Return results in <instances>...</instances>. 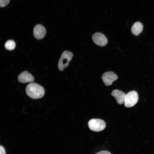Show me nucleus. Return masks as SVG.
Listing matches in <instances>:
<instances>
[{
    "label": "nucleus",
    "mask_w": 154,
    "mask_h": 154,
    "mask_svg": "<svg viewBox=\"0 0 154 154\" xmlns=\"http://www.w3.org/2000/svg\"><path fill=\"white\" fill-rule=\"evenodd\" d=\"M143 28V24L141 23L136 22L133 25L131 28V31L134 35L138 36L141 33Z\"/></svg>",
    "instance_id": "nucleus-10"
},
{
    "label": "nucleus",
    "mask_w": 154,
    "mask_h": 154,
    "mask_svg": "<svg viewBox=\"0 0 154 154\" xmlns=\"http://www.w3.org/2000/svg\"><path fill=\"white\" fill-rule=\"evenodd\" d=\"M0 154H6L4 148L1 145H0Z\"/></svg>",
    "instance_id": "nucleus-14"
},
{
    "label": "nucleus",
    "mask_w": 154,
    "mask_h": 154,
    "mask_svg": "<svg viewBox=\"0 0 154 154\" xmlns=\"http://www.w3.org/2000/svg\"><path fill=\"white\" fill-rule=\"evenodd\" d=\"M10 0H0V7H4L7 5Z\"/></svg>",
    "instance_id": "nucleus-12"
},
{
    "label": "nucleus",
    "mask_w": 154,
    "mask_h": 154,
    "mask_svg": "<svg viewBox=\"0 0 154 154\" xmlns=\"http://www.w3.org/2000/svg\"><path fill=\"white\" fill-rule=\"evenodd\" d=\"M26 92L27 95L32 98L38 99L42 97L44 94V88L35 83H31L27 86Z\"/></svg>",
    "instance_id": "nucleus-1"
},
{
    "label": "nucleus",
    "mask_w": 154,
    "mask_h": 154,
    "mask_svg": "<svg viewBox=\"0 0 154 154\" xmlns=\"http://www.w3.org/2000/svg\"><path fill=\"white\" fill-rule=\"evenodd\" d=\"M5 46L7 50H13L15 48V43L13 40H9L5 43Z\"/></svg>",
    "instance_id": "nucleus-11"
},
{
    "label": "nucleus",
    "mask_w": 154,
    "mask_h": 154,
    "mask_svg": "<svg viewBox=\"0 0 154 154\" xmlns=\"http://www.w3.org/2000/svg\"><path fill=\"white\" fill-rule=\"evenodd\" d=\"M33 32L35 37L37 39H40L44 37L46 33V30L43 26L38 24L35 27Z\"/></svg>",
    "instance_id": "nucleus-7"
},
{
    "label": "nucleus",
    "mask_w": 154,
    "mask_h": 154,
    "mask_svg": "<svg viewBox=\"0 0 154 154\" xmlns=\"http://www.w3.org/2000/svg\"><path fill=\"white\" fill-rule=\"evenodd\" d=\"M102 78L105 85L106 86H109L118 79V76L114 72L109 71L104 73Z\"/></svg>",
    "instance_id": "nucleus-5"
},
{
    "label": "nucleus",
    "mask_w": 154,
    "mask_h": 154,
    "mask_svg": "<svg viewBox=\"0 0 154 154\" xmlns=\"http://www.w3.org/2000/svg\"><path fill=\"white\" fill-rule=\"evenodd\" d=\"M138 100L137 92L133 90L131 91L126 94L124 102L125 106L127 108L132 107L137 103Z\"/></svg>",
    "instance_id": "nucleus-3"
},
{
    "label": "nucleus",
    "mask_w": 154,
    "mask_h": 154,
    "mask_svg": "<svg viewBox=\"0 0 154 154\" xmlns=\"http://www.w3.org/2000/svg\"><path fill=\"white\" fill-rule=\"evenodd\" d=\"M92 39L96 44L101 46H105L108 42L106 36L103 34L99 32L94 34L92 36Z\"/></svg>",
    "instance_id": "nucleus-6"
},
{
    "label": "nucleus",
    "mask_w": 154,
    "mask_h": 154,
    "mask_svg": "<svg viewBox=\"0 0 154 154\" xmlns=\"http://www.w3.org/2000/svg\"><path fill=\"white\" fill-rule=\"evenodd\" d=\"M111 95L115 97L118 104H121L124 102L126 94L123 92L116 89L112 91Z\"/></svg>",
    "instance_id": "nucleus-9"
},
{
    "label": "nucleus",
    "mask_w": 154,
    "mask_h": 154,
    "mask_svg": "<svg viewBox=\"0 0 154 154\" xmlns=\"http://www.w3.org/2000/svg\"><path fill=\"white\" fill-rule=\"evenodd\" d=\"M88 125L91 130L97 132L104 130L106 126V124L104 121L97 119H90L88 123Z\"/></svg>",
    "instance_id": "nucleus-4"
},
{
    "label": "nucleus",
    "mask_w": 154,
    "mask_h": 154,
    "mask_svg": "<svg viewBox=\"0 0 154 154\" xmlns=\"http://www.w3.org/2000/svg\"><path fill=\"white\" fill-rule=\"evenodd\" d=\"M96 154H111V153L108 151L103 150L99 151Z\"/></svg>",
    "instance_id": "nucleus-13"
},
{
    "label": "nucleus",
    "mask_w": 154,
    "mask_h": 154,
    "mask_svg": "<svg viewBox=\"0 0 154 154\" xmlns=\"http://www.w3.org/2000/svg\"><path fill=\"white\" fill-rule=\"evenodd\" d=\"M18 80L20 83H26L33 82L34 81V78L30 73L25 71L19 75Z\"/></svg>",
    "instance_id": "nucleus-8"
},
{
    "label": "nucleus",
    "mask_w": 154,
    "mask_h": 154,
    "mask_svg": "<svg viewBox=\"0 0 154 154\" xmlns=\"http://www.w3.org/2000/svg\"><path fill=\"white\" fill-rule=\"evenodd\" d=\"M73 56V53L68 51H64L62 53L58 64V68L60 71L63 70L68 66Z\"/></svg>",
    "instance_id": "nucleus-2"
}]
</instances>
